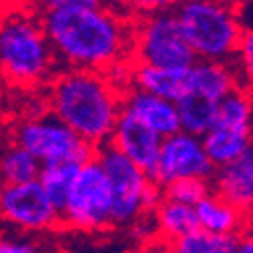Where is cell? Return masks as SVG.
Listing matches in <instances>:
<instances>
[{
	"label": "cell",
	"mask_w": 253,
	"mask_h": 253,
	"mask_svg": "<svg viewBox=\"0 0 253 253\" xmlns=\"http://www.w3.org/2000/svg\"><path fill=\"white\" fill-rule=\"evenodd\" d=\"M39 18L60 71L109 75L131 60L133 22L117 10H52Z\"/></svg>",
	"instance_id": "1"
},
{
	"label": "cell",
	"mask_w": 253,
	"mask_h": 253,
	"mask_svg": "<svg viewBox=\"0 0 253 253\" xmlns=\"http://www.w3.org/2000/svg\"><path fill=\"white\" fill-rule=\"evenodd\" d=\"M48 113L92 147L111 141L123 113V90L109 75L92 71H58L46 88Z\"/></svg>",
	"instance_id": "2"
},
{
	"label": "cell",
	"mask_w": 253,
	"mask_h": 253,
	"mask_svg": "<svg viewBox=\"0 0 253 253\" xmlns=\"http://www.w3.org/2000/svg\"><path fill=\"white\" fill-rule=\"evenodd\" d=\"M60 71L33 10L8 8L0 14V77L12 84H48Z\"/></svg>",
	"instance_id": "3"
},
{
	"label": "cell",
	"mask_w": 253,
	"mask_h": 253,
	"mask_svg": "<svg viewBox=\"0 0 253 253\" xmlns=\"http://www.w3.org/2000/svg\"><path fill=\"white\" fill-rule=\"evenodd\" d=\"M175 18L197 60L233 62L243 37L235 4L227 0H185L175 10Z\"/></svg>",
	"instance_id": "4"
},
{
	"label": "cell",
	"mask_w": 253,
	"mask_h": 253,
	"mask_svg": "<svg viewBox=\"0 0 253 253\" xmlns=\"http://www.w3.org/2000/svg\"><path fill=\"white\" fill-rule=\"evenodd\" d=\"M94 159L101 165L111 189L113 227H131L145 215H153L157 205L163 201V191L145 171L109 143L97 149Z\"/></svg>",
	"instance_id": "5"
},
{
	"label": "cell",
	"mask_w": 253,
	"mask_h": 253,
	"mask_svg": "<svg viewBox=\"0 0 253 253\" xmlns=\"http://www.w3.org/2000/svg\"><path fill=\"white\" fill-rule=\"evenodd\" d=\"M14 145L28 151L41 165L62 161L84 165L97 155V147L83 141L52 113L24 119L14 129Z\"/></svg>",
	"instance_id": "6"
},
{
	"label": "cell",
	"mask_w": 253,
	"mask_h": 253,
	"mask_svg": "<svg viewBox=\"0 0 253 253\" xmlns=\"http://www.w3.org/2000/svg\"><path fill=\"white\" fill-rule=\"evenodd\" d=\"M131 60L157 69L185 71L197 60L189 48L175 12L141 16L133 22Z\"/></svg>",
	"instance_id": "7"
},
{
	"label": "cell",
	"mask_w": 253,
	"mask_h": 253,
	"mask_svg": "<svg viewBox=\"0 0 253 253\" xmlns=\"http://www.w3.org/2000/svg\"><path fill=\"white\" fill-rule=\"evenodd\" d=\"M60 225L81 233H101L113 229L111 189L97 159L81 165L65 207L60 211Z\"/></svg>",
	"instance_id": "8"
},
{
	"label": "cell",
	"mask_w": 253,
	"mask_h": 253,
	"mask_svg": "<svg viewBox=\"0 0 253 253\" xmlns=\"http://www.w3.org/2000/svg\"><path fill=\"white\" fill-rule=\"evenodd\" d=\"M0 219L24 233H44L60 225V213L39 181L0 185Z\"/></svg>",
	"instance_id": "9"
},
{
	"label": "cell",
	"mask_w": 253,
	"mask_h": 253,
	"mask_svg": "<svg viewBox=\"0 0 253 253\" xmlns=\"http://www.w3.org/2000/svg\"><path fill=\"white\" fill-rule=\"evenodd\" d=\"M215 173L213 163L203 149L199 137L187 135L183 131L163 139L157 165L151 173V181L161 189L181 179H203L211 181Z\"/></svg>",
	"instance_id": "10"
},
{
	"label": "cell",
	"mask_w": 253,
	"mask_h": 253,
	"mask_svg": "<svg viewBox=\"0 0 253 253\" xmlns=\"http://www.w3.org/2000/svg\"><path fill=\"white\" fill-rule=\"evenodd\" d=\"M163 139L149 131L145 125L135 121L133 117L121 113L115 131L111 135L109 145L117 149L121 155H125L133 165H137L141 171H145L149 177L157 165V157H159Z\"/></svg>",
	"instance_id": "11"
},
{
	"label": "cell",
	"mask_w": 253,
	"mask_h": 253,
	"mask_svg": "<svg viewBox=\"0 0 253 253\" xmlns=\"http://www.w3.org/2000/svg\"><path fill=\"white\" fill-rule=\"evenodd\" d=\"M123 113L145 125L149 131L159 135L161 139H167L181 131L175 103L133 86L123 90Z\"/></svg>",
	"instance_id": "12"
},
{
	"label": "cell",
	"mask_w": 253,
	"mask_h": 253,
	"mask_svg": "<svg viewBox=\"0 0 253 253\" xmlns=\"http://www.w3.org/2000/svg\"><path fill=\"white\" fill-rule=\"evenodd\" d=\"M211 189L245 217H253V145L233 163L215 169Z\"/></svg>",
	"instance_id": "13"
},
{
	"label": "cell",
	"mask_w": 253,
	"mask_h": 253,
	"mask_svg": "<svg viewBox=\"0 0 253 253\" xmlns=\"http://www.w3.org/2000/svg\"><path fill=\"white\" fill-rule=\"evenodd\" d=\"M235 88H239V77L233 62L195 60L187 69V92L203 97L211 103L223 101Z\"/></svg>",
	"instance_id": "14"
},
{
	"label": "cell",
	"mask_w": 253,
	"mask_h": 253,
	"mask_svg": "<svg viewBox=\"0 0 253 253\" xmlns=\"http://www.w3.org/2000/svg\"><path fill=\"white\" fill-rule=\"evenodd\" d=\"M195 215L199 229L213 233V235H233L239 237L249 227V217L221 199L213 191L195 205Z\"/></svg>",
	"instance_id": "15"
},
{
	"label": "cell",
	"mask_w": 253,
	"mask_h": 253,
	"mask_svg": "<svg viewBox=\"0 0 253 253\" xmlns=\"http://www.w3.org/2000/svg\"><path fill=\"white\" fill-rule=\"evenodd\" d=\"M129 86L155 94V97L167 99L171 103H177L187 92V69L173 71V69H157V67L133 62Z\"/></svg>",
	"instance_id": "16"
},
{
	"label": "cell",
	"mask_w": 253,
	"mask_h": 253,
	"mask_svg": "<svg viewBox=\"0 0 253 253\" xmlns=\"http://www.w3.org/2000/svg\"><path fill=\"white\" fill-rule=\"evenodd\" d=\"M203 149L215 169L233 163L253 145L251 129H233V126L211 125V129L201 137Z\"/></svg>",
	"instance_id": "17"
},
{
	"label": "cell",
	"mask_w": 253,
	"mask_h": 253,
	"mask_svg": "<svg viewBox=\"0 0 253 253\" xmlns=\"http://www.w3.org/2000/svg\"><path fill=\"white\" fill-rule=\"evenodd\" d=\"M153 223H155L157 235L165 243L177 241L199 229L195 207H187V205L173 203L167 199H163L153 211Z\"/></svg>",
	"instance_id": "18"
},
{
	"label": "cell",
	"mask_w": 253,
	"mask_h": 253,
	"mask_svg": "<svg viewBox=\"0 0 253 253\" xmlns=\"http://www.w3.org/2000/svg\"><path fill=\"white\" fill-rule=\"evenodd\" d=\"M79 169H81V165L71 163V161L41 165V173H39L37 181L58 213L62 211V207H65V201L71 193V187L77 179Z\"/></svg>",
	"instance_id": "19"
},
{
	"label": "cell",
	"mask_w": 253,
	"mask_h": 253,
	"mask_svg": "<svg viewBox=\"0 0 253 253\" xmlns=\"http://www.w3.org/2000/svg\"><path fill=\"white\" fill-rule=\"evenodd\" d=\"M177 115H179V126L181 131L193 137H203L215 121L217 103H211L203 97L187 92L177 103Z\"/></svg>",
	"instance_id": "20"
},
{
	"label": "cell",
	"mask_w": 253,
	"mask_h": 253,
	"mask_svg": "<svg viewBox=\"0 0 253 253\" xmlns=\"http://www.w3.org/2000/svg\"><path fill=\"white\" fill-rule=\"evenodd\" d=\"M41 163L18 145L8 147L0 155V185H22L37 181Z\"/></svg>",
	"instance_id": "21"
},
{
	"label": "cell",
	"mask_w": 253,
	"mask_h": 253,
	"mask_svg": "<svg viewBox=\"0 0 253 253\" xmlns=\"http://www.w3.org/2000/svg\"><path fill=\"white\" fill-rule=\"evenodd\" d=\"M237 237L233 235H213L197 229L177 241L165 243L163 253H233Z\"/></svg>",
	"instance_id": "22"
},
{
	"label": "cell",
	"mask_w": 253,
	"mask_h": 253,
	"mask_svg": "<svg viewBox=\"0 0 253 253\" xmlns=\"http://www.w3.org/2000/svg\"><path fill=\"white\" fill-rule=\"evenodd\" d=\"M161 191H163V199H167V201L181 203V205H187V207H195L197 203H201L213 191V189H211V181L181 179V181L165 185Z\"/></svg>",
	"instance_id": "23"
},
{
	"label": "cell",
	"mask_w": 253,
	"mask_h": 253,
	"mask_svg": "<svg viewBox=\"0 0 253 253\" xmlns=\"http://www.w3.org/2000/svg\"><path fill=\"white\" fill-rule=\"evenodd\" d=\"M115 2L119 0H33L37 14L52 10H117Z\"/></svg>",
	"instance_id": "24"
},
{
	"label": "cell",
	"mask_w": 253,
	"mask_h": 253,
	"mask_svg": "<svg viewBox=\"0 0 253 253\" xmlns=\"http://www.w3.org/2000/svg\"><path fill=\"white\" fill-rule=\"evenodd\" d=\"M233 67L239 77V86L253 94V30H245L237 54L233 58Z\"/></svg>",
	"instance_id": "25"
},
{
	"label": "cell",
	"mask_w": 253,
	"mask_h": 253,
	"mask_svg": "<svg viewBox=\"0 0 253 253\" xmlns=\"http://www.w3.org/2000/svg\"><path fill=\"white\" fill-rule=\"evenodd\" d=\"M185 0H123L126 8H131L139 16H151V14H165L175 12Z\"/></svg>",
	"instance_id": "26"
},
{
	"label": "cell",
	"mask_w": 253,
	"mask_h": 253,
	"mask_svg": "<svg viewBox=\"0 0 253 253\" xmlns=\"http://www.w3.org/2000/svg\"><path fill=\"white\" fill-rule=\"evenodd\" d=\"M0 253H42V245L28 235H2Z\"/></svg>",
	"instance_id": "27"
},
{
	"label": "cell",
	"mask_w": 253,
	"mask_h": 253,
	"mask_svg": "<svg viewBox=\"0 0 253 253\" xmlns=\"http://www.w3.org/2000/svg\"><path fill=\"white\" fill-rule=\"evenodd\" d=\"M233 253H253V231L245 229V231L237 237V243H235Z\"/></svg>",
	"instance_id": "28"
},
{
	"label": "cell",
	"mask_w": 253,
	"mask_h": 253,
	"mask_svg": "<svg viewBox=\"0 0 253 253\" xmlns=\"http://www.w3.org/2000/svg\"><path fill=\"white\" fill-rule=\"evenodd\" d=\"M251 133H253V115H251Z\"/></svg>",
	"instance_id": "29"
},
{
	"label": "cell",
	"mask_w": 253,
	"mask_h": 253,
	"mask_svg": "<svg viewBox=\"0 0 253 253\" xmlns=\"http://www.w3.org/2000/svg\"><path fill=\"white\" fill-rule=\"evenodd\" d=\"M139 253H141V251H139Z\"/></svg>",
	"instance_id": "30"
}]
</instances>
